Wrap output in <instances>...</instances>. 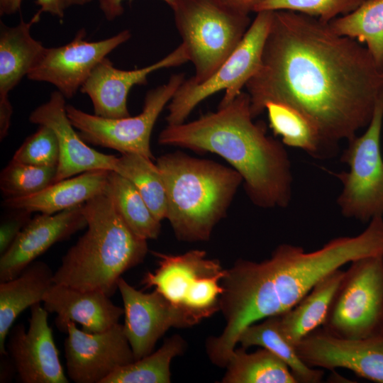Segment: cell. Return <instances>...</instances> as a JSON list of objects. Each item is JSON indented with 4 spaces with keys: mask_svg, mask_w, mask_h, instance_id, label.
Here are the masks:
<instances>
[{
    "mask_svg": "<svg viewBox=\"0 0 383 383\" xmlns=\"http://www.w3.org/2000/svg\"><path fill=\"white\" fill-rule=\"evenodd\" d=\"M53 278L54 272L45 262L35 260L16 277L0 282V355L7 353L6 337L16 318L43 301Z\"/></svg>",
    "mask_w": 383,
    "mask_h": 383,
    "instance_id": "603a6c76",
    "label": "cell"
},
{
    "mask_svg": "<svg viewBox=\"0 0 383 383\" xmlns=\"http://www.w3.org/2000/svg\"><path fill=\"white\" fill-rule=\"evenodd\" d=\"M0 355V382H11L13 374L16 373L14 364L8 353Z\"/></svg>",
    "mask_w": 383,
    "mask_h": 383,
    "instance_id": "74e56055",
    "label": "cell"
},
{
    "mask_svg": "<svg viewBox=\"0 0 383 383\" xmlns=\"http://www.w3.org/2000/svg\"><path fill=\"white\" fill-rule=\"evenodd\" d=\"M84 29L72 40L57 48H45L27 77L29 79L52 84L65 99L73 97L94 67L111 51L131 37L125 30L99 41L85 40Z\"/></svg>",
    "mask_w": 383,
    "mask_h": 383,
    "instance_id": "7c38bea8",
    "label": "cell"
},
{
    "mask_svg": "<svg viewBox=\"0 0 383 383\" xmlns=\"http://www.w3.org/2000/svg\"><path fill=\"white\" fill-rule=\"evenodd\" d=\"M43 303L48 313H56L55 324L65 333L71 322L81 325L88 333L102 332L118 323L124 313L123 308L115 305L101 291L81 290L57 283L48 290Z\"/></svg>",
    "mask_w": 383,
    "mask_h": 383,
    "instance_id": "ffe728a7",
    "label": "cell"
},
{
    "mask_svg": "<svg viewBox=\"0 0 383 383\" xmlns=\"http://www.w3.org/2000/svg\"><path fill=\"white\" fill-rule=\"evenodd\" d=\"M99 6L108 21H112L123 13V2L125 0H97ZM130 1L132 0H129ZM171 8L175 0H162Z\"/></svg>",
    "mask_w": 383,
    "mask_h": 383,
    "instance_id": "8d00e7d4",
    "label": "cell"
},
{
    "mask_svg": "<svg viewBox=\"0 0 383 383\" xmlns=\"http://www.w3.org/2000/svg\"><path fill=\"white\" fill-rule=\"evenodd\" d=\"M109 170H97L55 182L34 194L4 199L9 209H23L31 213L53 214L81 205L106 193Z\"/></svg>",
    "mask_w": 383,
    "mask_h": 383,
    "instance_id": "7402d4cb",
    "label": "cell"
},
{
    "mask_svg": "<svg viewBox=\"0 0 383 383\" xmlns=\"http://www.w3.org/2000/svg\"><path fill=\"white\" fill-rule=\"evenodd\" d=\"M152 252L157 257V267L143 277L145 288L154 287L196 324L220 311L226 270L218 260L207 258L201 250L179 255Z\"/></svg>",
    "mask_w": 383,
    "mask_h": 383,
    "instance_id": "52a82bcc",
    "label": "cell"
},
{
    "mask_svg": "<svg viewBox=\"0 0 383 383\" xmlns=\"http://www.w3.org/2000/svg\"><path fill=\"white\" fill-rule=\"evenodd\" d=\"M57 167L35 166L11 160L0 174L4 199L28 196L55 182Z\"/></svg>",
    "mask_w": 383,
    "mask_h": 383,
    "instance_id": "1f68e13d",
    "label": "cell"
},
{
    "mask_svg": "<svg viewBox=\"0 0 383 383\" xmlns=\"http://www.w3.org/2000/svg\"><path fill=\"white\" fill-rule=\"evenodd\" d=\"M328 23L337 34L364 44L376 65L383 70V0H366Z\"/></svg>",
    "mask_w": 383,
    "mask_h": 383,
    "instance_id": "83f0119b",
    "label": "cell"
},
{
    "mask_svg": "<svg viewBox=\"0 0 383 383\" xmlns=\"http://www.w3.org/2000/svg\"><path fill=\"white\" fill-rule=\"evenodd\" d=\"M156 165L166 192V218L176 238L209 240L243 183L241 175L233 167L180 151L160 156Z\"/></svg>",
    "mask_w": 383,
    "mask_h": 383,
    "instance_id": "5b68a950",
    "label": "cell"
},
{
    "mask_svg": "<svg viewBox=\"0 0 383 383\" xmlns=\"http://www.w3.org/2000/svg\"><path fill=\"white\" fill-rule=\"evenodd\" d=\"M382 77H383V70H382Z\"/></svg>",
    "mask_w": 383,
    "mask_h": 383,
    "instance_id": "60d3db41",
    "label": "cell"
},
{
    "mask_svg": "<svg viewBox=\"0 0 383 383\" xmlns=\"http://www.w3.org/2000/svg\"><path fill=\"white\" fill-rule=\"evenodd\" d=\"M255 118L267 102L308 116L333 153L370 123L383 96L382 70L365 45L335 33L328 22L274 11L257 72L247 82Z\"/></svg>",
    "mask_w": 383,
    "mask_h": 383,
    "instance_id": "6da1fadb",
    "label": "cell"
},
{
    "mask_svg": "<svg viewBox=\"0 0 383 383\" xmlns=\"http://www.w3.org/2000/svg\"><path fill=\"white\" fill-rule=\"evenodd\" d=\"M382 123L383 96L364 133L348 140L341 161L349 171L335 174L343 184L337 199L341 213L364 223L383 216Z\"/></svg>",
    "mask_w": 383,
    "mask_h": 383,
    "instance_id": "30bf717a",
    "label": "cell"
},
{
    "mask_svg": "<svg viewBox=\"0 0 383 383\" xmlns=\"http://www.w3.org/2000/svg\"><path fill=\"white\" fill-rule=\"evenodd\" d=\"M382 217L372 218L359 235L333 238L314 251L282 243L261 262L236 260L221 281L220 311L226 326L206 341L211 362L225 367L245 328L291 309L331 272L360 257L383 255Z\"/></svg>",
    "mask_w": 383,
    "mask_h": 383,
    "instance_id": "7a4b0ae2",
    "label": "cell"
},
{
    "mask_svg": "<svg viewBox=\"0 0 383 383\" xmlns=\"http://www.w3.org/2000/svg\"><path fill=\"white\" fill-rule=\"evenodd\" d=\"M272 16V11L257 12L240 43L207 80L199 84L184 80L167 106V125L184 123L199 103L219 91L226 93L218 107L226 106L242 91L260 68Z\"/></svg>",
    "mask_w": 383,
    "mask_h": 383,
    "instance_id": "9c48e42d",
    "label": "cell"
},
{
    "mask_svg": "<svg viewBox=\"0 0 383 383\" xmlns=\"http://www.w3.org/2000/svg\"><path fill=\"white\" fill-rule=\"evenodd\" d=\"M365 0H262L254 12L291 11L329 22L357 9Z\"/></svg>",
    "mask_w": 383,
    "mask_h": 383,
    "instance_id": "d6a6232c",
    "label": "cell"
},
{
    "mask_svg": "<svg viewBox=\"0 0 383 383\" xmlns=\"http://www.w3.org/2000/svg\"><path fill=\"white\" fill-rule=\"evenodd\" d=\"M83 204L31 218L11 246L1 255L0 282L16 277L54 244L87 227Z\"/></svg>",
    "mask_w": 383,
    "mask_h": 383,
    "instance_id": "ac0fdd59",
    "label": "cell"
},
{
    "mask_svg": "<svg viewBox=\"0 0 383 383\" xmlns=\"http://www.w3.org/2000/svg\"><path fill=\"white\" fill-rule=\"evenodd\" d=\"M189 61L182 43L159 61L143 68L123 70L116 68L106 57L92 70L80 91L90 98L94 114L106 118L130 116L127 99L135 85L146 84L148 76L160 69L177 67Z\"/></svg>",
    "mask_w": 383,
    "mask_h": 383,
    "instance_id": "e0dca14e",
    "label": "cell"
},
{
    "mask_svg": "<svg viewBox=\"0 0 383 383\" xmlns=\"http://www.w3.org/2000/svg\"><path fill=\"white\" fill-rule=\"evenodd\" d=\"M66 106L65 96L55 91L49 100L34 109L29 116L30 123L46 126L56 135L60 155L55 182L88 171H115L118 157L89 147L71 123Z\"/></svg>",
    "mask_w": 383,
    "mask_h": 383,
    "instance_id": "d6986e66",
    "label": "cell"
},
{
    "mask_svg": "<svg viewBox=\"0 0 383 383\" xmlns=\"http://www.w3.org/2000/svg\"><path fill=\"white\" fill-rule=\"evenodd\" d=\"M233 7L242 11L250 13L254 11L256 6L262 0H223Z\"/></svg>",
    "mask_w": 383,
    "mask_h": 383,
    "instance_id": "f35d334b",
    "label": "cell"
},
{
    "mask_svg": "<svg viewBox=\"0 0 383 383\" xmlns=\"http://www.w3.org/2000/svg\"><path fill=\"white\" fill-rule=\"evenodd\" d=\"M270 127L283 144L304 150L316 157L328 156L320 132L314 123L296 108L280 102L265 105Z\"/></svg>",
    "mask_w": 383,
    "mask_h": 383,
    "instance_id": "4316f807",
    "label": "cell"
},
{
    "mask_svg": "<svg viewBox=\"0 0 383 383\" xmlns=\"http://www.w3.org/2000/svg\"><path fill=\"white\" fill-rule=\"evenodd\" d=\"M83 212L87 229L62 257L54 283L111 297L122 274L145 260L147 240L131 231L106 193L85 202Z\"/></svg>",
    "mask_w": 383,
    "mask_h": 383,
    "instance_id": "277c9868",
    "label": "cell"
},
{
    "mask_svg": "<svg viewBox=\"0 0 383 383\" xmlns=\"http://www.w3.org/2000/svg\"><path fill=\"white\" fill-rule=\"evenodd\" d=\"M185 347V340L174 335L157 351L118 368L103 383H170L171 362L184 352Z\"/></svg>",
    "mask_w": 383,
    "mask_h": 383,
    "instance_id": "f546056e",
    "label": "cell"
},
{
    "mask_svg": "<svg viewBox=\"0 0 383 383\" xmlns=\"http://www.w3.org/2000/svg\"><path fill=\"white\" fill-rule=\"evenodd\" d=\"M174 23L187 48L195 83L207 80L240 43L251 23L249 13L223 0H175Z\"/></svg>",
    "mask_w": 383,
    "mask_h": 383,
    "instance_id": "8992f818",
    "label": "cell"
},
{
    "mask_svg": "<svg viewBox=\"0 0 383 383\" xmlns=\"http://www.w3.org/2000/svg\"><path fill=\"white\" fill-rule=\"evenodd\" d=\"M321 327L342 338L383 335V255L350 262Z\"/></svg>",
    "mask_w": 383,
    "mask_h": 383,
    "instance_id": "ba28073f",
    "label": "cell"
},
{
    "mask_svg": "<svg viewBox=\"0 0 383 383\" xmlns=\"http://www.w3.org/2000/svg\"><path fill=\"white\" fill-rule=\"evenodd\" d=\"M124 311V333L135 360L153 352L157 340L172 327L189 328L196 323L155 289L143 293L122 277L118 280Z\"/></svg>",
    "mask_w": 383,
    "mask_h": 383,
    "instance_id": "5bb4252c",
    "label": "cell"
},
{
    "mask_svg": "<svg viewBox=\"0 0 383 383\" xmlns=\"http://www.w3.org/2000/svg\"><path fill=\"white\" fill-rule=\"evenodd\" d=\"M1 221L0 255H2L13 243L23 227L31 218V212L23 209H9Z\"/></svg>",
    "mask_w": 383,
    "mask_h": 383,
    "instance_id": "e575fe53",
    "label": "cell"
},
{
    "mask_svg": "<svg viewBox=\"0 0 383 383\" xmlns=\"http://www.w3.org/2000/svg\"><path fill=\"white\" fill-rule=\"evenodd\" d=\"M59 155L55 133L50 128L40 125L33 134L24 140L12 159L35 166L57 167Z\"/></svg>",
    "mask_w": 383,
    "mask_h": 383,
    "instance_id": "836d02e7",
    "label": "cell"
},
{
    "mask_svg": "<svg viewBox=\"0 0 383 383\" xmlns=\"http://www.w3.org/2000/svg\"><path fill=\"white\" fill-rule=\"evenodd\" d=\"M116 172L128 179L160 221L166 218L167 198L164 182L152 160L138 153L118 157Z\"/></svg>",
    "mask_w": 383,
    "mask_h": 383,
    "instance_id": "4dcf8cb0",
    "label": "cell"
},
{
    "mask_svg": "<svg viewBox=\"0 0 383 383\" xmlns=\"http://www.w3.org/2000/svg\"><path fill=\"white\" fill-rule=\"evenodd\" d=\"M39 10L28 22L23 19L13 27L1 22L0 26V139L7 135L11 126L13 107L10 91L28 75L40 58L43 44L33 38L30 29L40 21Z\"/></svg>",
    "mask_w": 383,
    "mask_h": 383,
    "instance_id": "44dd1931",
    "label": "cell"
},
{
    "mask_svg": "<svg viewBox=\"0 0 383 383\" xmlns=\"http://www.w3.org/2000/svg\"><path fill=\"white\" fill-rule=\"evenodd\" d=\"M238 343L245 349L260 346L274 353L287 365L297 383H318L322 379L324 372L306 365L296 348L283 337L279 328L278 315L248 326L240 334Z\"/></svg>",
    "mask_w": 383,
    "mask_h": 383,
    "instance_id": "d4e9b609",
    "label": "cell"
},
{
    "mask_svg": "<svg viewBox=\"0 0 383 383\" xmlns=\"http://www.w3.org/2000/svg\"><path fill=\"white\" fill-rule=\"evenodd\" d=\"M185 79L184 74H172L164 84L148 91L143 110L137 116L106 118L66 106L67 116L87 143L123 153H138L154 160L150 138L165 106Z\"/></svg>",
    "mask_w": 383,
    "mask_h": 383,
    "instance_id": "8fae6325",
    "label": "cell"
},
{
    "mask_svg": "<svg viewBox=\"0 0 383 383\" xmlns=\"http://www.w3.org/2000/svg\"><path fill=\"white\" fill-rule=\"evenodd\" d=\"M66 333L67 374L76 383H103L114 371L135 361L123 324L118 323L102 332L88 333L71 322Z\"/></svg>",
    "mask_w": 383,
    "mask_h": 383,
    "instance_id": "4fadbf2b",
    "label": "cell"
},
{
    "mask_svg": "<svg viewBox=\"0 0 383 383\" xmlns=\"http://www.w3.org/2000/svg\"><path fill=\"white\" fill-rule=\"evenodd\" d=\"M29 326H12L7 335L6 350L18 379L23 383H68L48 325V312L40 303L30 308Z\"/></svg>",
    "mask_w": 383,
    "mask_h": 383,
    "instance_id": "9a60e30c",
    "label": "cell"
},
{
    "mask_svg": "<svg viewBox=\"0 0 383 383\" xmlns=\"http://www.w3.org/2000/svg\"><path fill=\"white\" fill-rule=\"evenodd\" d=\"M345 271L335 270L321 279L293 308L279 316L280 333L292 345L323 324Z\"/></svg>",
    "mask_w": 383,
    "mask_h": 383,
    "instance_id": "cb8c5ba5",
    "label": "cell"
},
{
    "mask_svg": "<svg viewBox=\"0 0 383 383\" xmlns=\"http://www.w3.org/2000/svg\"><path fill=\"white\" fill-rule=\"evenodd\" d=\"M23 0H0V14L12 15L21 9ZM39 11L62 18L67 9L65 0H35Z\"/></svg>",
    "mask_w": 383,
    "mask_h": 383,
    "instance_id": "d590c367",
    "label": "cell"
},
{
    "mask_svg": "<svg viewBox=\"0 0 383 383\" xmlns=\"http://www.w3.org/2000/svg\"><path fill=\"white\" fill-rule=\"evenodd\" d=\"M223 383H297L287 365L270 350L236 348L230 355Z\"/></svg>",
    "mask_w": 383,
    "mask_h": 383,
    "instance_id": "484cf974",
    "label": "cell"
},
{
    "mask_svg": "<svg viewBox=\"0 0 383 383\" xmlns=\"http://www.w3.org/2000/svg\"><path fill=\"white\" fill-rule=\"evenodd\" d=\"M250 96L241 91L231 102L188 123L167 125L162 145L215 153L243 177L245 192L263 209L285 208L292 197L291 164L284 145L253 122Z\"/></svg>",
    "mask_w": 383,
    "mask_h": 383,
    "instance_id": "3957f363",
    "label": "cell"
},
{
    "mask_svg": "<svg viewBox=\"0 0 383 383\" xmlns=\"http://www.w3.org/2000/svg\"><path fill=\"white\" fill-rule=\"evenodd\" d=\"M106 194L131 231L144 240L156 239L161 231V223L138 192L126 178L110 171Z\"/></svg>",
    "mask_w": 383,
    "mask_h": 383,
    "instance_id": "f1b7e54d",
    "label": "cell"
},
{
    "mask_svg": "<svg viewBox=\"0 0 383 383\" xmlns=\"http://www.w3.org/2000/svg\"><path fill=\"white\" fill-rule=\"evenodd\" d=\"M300 359L313 368H343L367 380L383 383V335L358 339L342 338L321 326L296 346Z\"/></svg>",
    "mask_w": 383,
    "mask_h": 383,
    "instance_id": "2e32d148",
    "label": "cell"
},
{
    "mask_svg": "<svg viewBox=\"0 0 383 383\" xmlns=\"http://www.w3.org/2000/svg\"><path fill=\"white\" fill-rule=\"evenodd\" d=\"M365 1H366V0H365Z\"/></svg>",
    "mask_w": 383,
    "mask_h": 383,
    "instance_id": "b9f144b4",
    "label": "cell"
},
{
    "mask_svg": "<svg viewBox=\"0 0 383 383\" xmlns=\"http://www.w3.org/2000/svg\"><path fill=\"white\" fill-rule=\"evenodd\" d=\"M92 0H65V4L67 8L70 6H74V5H84L86 4H89Z\"/></svg>",
    "mask_w": 383,
    "mask_h": 383,
    "instance_id": "ab89813d",
    "label": "cell"
}]
</instances>
